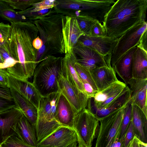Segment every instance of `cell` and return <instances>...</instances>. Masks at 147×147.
<instances>
[{
	"mask_svg": "<svg viewBox=\"0 0 147 147\" xmlns=\"http://www.w3.org/2000/svg\"><path fill=\"white\" fill-rule=\"evenodd\" d=\"M11 23L10 55L17 63L7 70L16 78L28 80L33 76L36 66L38 50L34 47L33 42L38 36V31L32 21Z\"/></svg>",
	"mask_w": 147,
	"mask_h": 147,
	"instance_id": "cell-1",
	"label": "cell"
},
{
	"mask_svg": "<svg viewBox=\"0 0 147 147\" xmlns=\"http://www.w3.org/2000/svg\"><path fill=\"white\" fill-rule=\"evenodd\" d=\"M147 0H118L106 14L102 25L107 36L119 38L135 26L146 22Z\"/></svg>",
	"mask_w": 147,
	"mask_h": 147,
	"instance_id": "cell-2",
	"label": "cell"
},
{
	"mask_svg": "<svg viewBox=\"0 0 147 147\" xmlns=\"http://www.w3.org/2000/svg\"><path fill=\"white\" fill-rule=\"evenodd\" d=\"M64 15L55 13L38 17L32 21L36 26L45 46L47 56L65 54L62 19Z\"/></svg>",
	"mask_w": 147,
	"mask_h": 147,
	"instance_id": "cell-3",
	"label": "cell"
},
{
	"mask_svg": "<svg viewBox=\"0 0 147 147\" xmlns=\"http://www.w3.org/2000/svg\"><path fill=\"white\" fill-rule=\"evenodd\" d=\"M62 57L49 55L36 67L32 83L42 97L60 92L58 81L62 71Z\"/></svg>",
	"mask_w": 147,
	"mask_h": 147,
	"instance_id": "cell-4",
	"label": "cell"
},
{
	"mask_svg": "<svg viewBox=\"0 0 147 147\" xmlns=\"http://www.w3.org/2000/svg\"><path fill=\"white\" fill-rule=\"evenodd\" d=\"M60 94L59 92L42 97L35 126L38 143L63 127L56 118L57 105Z\"/></svg>",
	"mask_w": 147,
	"mask_h": 147,
	"instance_id": "cell-5",
	"label": "cell"
},
{
	"mask_svg": "<svg viewBox=\"0 0 147 147\" xmlns=\"http://www.w3.org/2000/svg\"><path fill=\"white\" fill-rule=\"evenodd\" d=\"M125 106L98 119L100 124L95 147H119L121 145L123 140L120 134Z\"/></svg>",
	"mask_w": 147,
	"mask_h": 147,
	"instance_id": "cell-6",
	"label": "cell"
},
{
	"mask_svg": "<svg viewBox=\"0 0 147 147\" xmlns=\"http://www.w3.org/2000/svg\"><path fill=\"white\" fill-rule=\"evenodd\" d=\"M97 118L86 108L76 116L73 129L76 134L78 142L84 147H91L98 132L99 125Z\"/></svg>",
	"mask_w": 147,
	"mask_h": 147,
	"instance_id": "cell-7",
	"label": "cell"
},
{
	"mask_svg": "<svg viewBox=\"0 0 147 147\" xmlns=\"http://www.w3.org/2000/svg\"><path fill=\"white\" fill-rule=\"evenodd\" d=\"M147 29L146 21L135 26L118 38L111 57L110 64L112 68L124 54L139 44L141 36Z\"/></svg>",
	"mask_w": 147,
	"mask_h": 147,
	"instance_id": "cell-8",
	"label": "cell"
},
{
	"mask_svg": "<svg viewBox=\"0 0 147 147\" xmlns=\"http://www.w3.org/2000/svg\"><path fill=\"white\" fill-rule=\"evenodd\" d=\"M72 53L76 62L89 71L95 68L111 66V56L104 57L91 48L78 42Z\"/></svg>",
	"mask_w": 147,
	"mask_h": 147,
	"instance_id": "cell-9",
	"label": "cell"
},
{
	"mask_svg": "<svg viewBox=\"0 0 147 147\" xmlns=\"http://www.w3.org/2000/svg\"><path fill=\"white\" fill-rule=\"evenodd\" d=\"M58 82L59 91L78 113L86 108L88 99V96L73 86L62 73V71Z\"/></svg>",
	"mask_w": 147,
	"mask_h": 147,
	"instance_id": "cell-10",
	"label": "cell"
},
{
	"mask_svg": "<svg viewBox=\"0 0 147 147\" xmlns=\"http://www.w3.org/2000/svg\"><path fill=\"white\" fill-rule=\"evenodd\" d=\"M127 85L118 80L104 90L98 91L93 98H89L87 109L106 107L123 92Z\"/></svg>",
	"mask_w": 147,
	"mask_h": 147,
	"instance_id": "cell-11",
	"label": "cell"
},
{
	"mask_svg": "<svg viewBox=\"0 0 147 147\" xmlns=\"http://www.w3.org/2000/svg\"><path fill=\"white\" fill-rule=\"evenodd\" d=\"M62 26L65 54H71L78 39L84 34L80 28L74 14L64 15Z\"/></svg>",
	"mask_w": 147,
	"mask_h": 147,
	"instance_id": "cell-12",
	"label": "cell"
},
{
	"mask_svg": "<svg viewBox=\"0 0 147 147\" xmlns=\"http://www.w3.org/2000/svg\"><path fill=\"white\" fill-rule=\"evenodd\" d=\"M78 142L74 130L61 127L37 143V147H67Z\"/></svg>",
	"mask_w": 147,
	"mask_h": 147,
	"instance_id": "cell-13",
	"label": "cell"
},
{
	"mask_svg": "<svg viewBox=\"0 0 147 147\" xmlns=\"http://www.w3.org/2000/svg\"><path fill=\"white\" fill-rule=\"evenodd\" d=\"M119 38L108 36H92L84 34L80 37L77 42L90 47L104 57L111 56Z\"/></svg>",
	"mask_w": 147,
	"mask_h": 147,
	"instance_id": "cell-14",
	"label": "cell"
},
{
	"mask_svg": "<svg viewBox=\"0 0 147 147\" xmlns=\"http://www.w3.org/2000/svg\"><path fill=\"white\" fill-rule=\"evenodd\" d=\"M8 87L19 93L32 104L38 109L42 96L32 83L8 74Z\"/></svg>",
	"mask_w": 147,
	"mask_h": 147,
	"instance_id": "cell-15",
	"label": "cell"
},
{
	"mask_svg": "<svg viewBox=\"0 0 147 147\" xmlns=\"http://www.w3.org/2000/svg\"><path fill=\"white\" fill-rule=\"evenodd\" d=\"M147 79L132 78L128 83L132 104L139 107L147 117Z\"/></svg>",
	"mask_w": 147,
	"mask_h": 147,
	"instance_id": "cell-16",
	"label": "cell"
},
{
	"mask_svg": "<svg viewBox=\"0 0 147 147\" xmlns=\"http://www.w3.org/2000/svg\"><path fill=\"white\" fill-rule=\"evenodd\" d=\"M23 114L17 107L0 113V144L4 139L14 132V128Z\"/></svg>",
	"mask_w": 147,
	"mask_h": 147,
	"instance_id": "cell-17",
	"label": "cell"
},
{
	"mask_svg": "<svg viewBox=\"0 0 147 147\" xmlns=\"http://www.w3.org/2000/svg\"><path fill=\"white\" fill-rule=\"evenodd\" d=\"M65 96L60 92L57 105L56 118L63 126L73 129L78 113Z\"/></svg>",
	"mask_w": 147,
	"mask_h": 147,
	"instance_id": "cell-18",
	"label": "cell"
},
{
	"mask_svg": "<svg viewBox=\"0 0 147 147\" xmlns=\"http://www.w3.org/2000/svg\"><path fill=\"white\" fill-rule=\"evenodd\" d=\"M89 72L98 91L104 90L118 80L113 68L111 66L95 68Z\"/></svg>",
	"mask_w": 147,
	"mask_h": 147,
	"instance_id": "cell-19",
	"label": "cell"
},
{
	"mask_svg": "<svg viewBox=\"0 0 147 147\" xmlns=\"http://www.w3.org/2000/svg\"><path fill=\"white\" fill-rule=\"evenodd\" d=\"M136 47L124 54L114 65L113 69L115 72L128 84L132 78V60L133 55L137 49Z\"/></svg>",
	"mask_w": 147,
	"mask_h": 147,
	"instance_id": "cell-20",
	"label": "cell"
},
{
	"mask_svg": "<svg viewBox=\"0 0 147 147\" xmlns=\"http://www.w3.org/2000/svg\"><path fill=\"white\" fill-rule=\"evenodd\" d=\"M131 91L127 86L121 94L106 107L101 109H87L98 119L125 107L131 98Z\"/></svg>",
	"mask_w": 147,
	"mask_h": 147,
	"instance_id": "cell-21",
	"label": "cell"
},
{
	"mask_svg": "<svg viewBox=\"0 0 147 147\" xmlns=\"http://www.w3.org/2000/svg\"><path fill=\"white\" fill-rule=\"evenodd\" d=\"M14 131L24 142L37 147L38 142L35 127L31 124L24 114L18 122Z\"/></svg>",
	"mask_w": 147,
	"mask_h": 147,
	"instance_id": "cell-22",
	"label": "cell"
},
{
	"mask_svg": "<svg viewBox=\"0 0 147 147\" xmlns=\"http://www.w3.org/2000/svg\"><path fill=\"white\" fill-rule=\"evenodd\" d=\"M11 94L16 106L22 111L29 122L35 127L38 109L14 89L9 88Z\"/></svg>",
	"mask_w": 147,
	"mask_h": 147,
	"instance_id": "cell-23",
	"label": "cell"
},
{
	"mask_svg": "<svg viewBox=\"0 0 147 147\" xmlns=\"http://www.w3.org/2000/svg\"><path fill=\"white\" fill-rule=\"evenodd\" d=\"M76 62L72 53L65 54L63 57L62 72L73 86L86 94L74 67Z\"/></svg>",
	"mask_w": 147,
	"mask_h": 147,
	"instance_id": "cell-24",
	"label": "cell"
},
{
	"mask_svg": "<svg viewBox=\"0 0 147 147\" xmlns=\"http://www.w3.org/2000/svg\"><path fill=\"white\" fill-rule=\"evenodd\" d=\"M131 120L135 135L140 141L147 143V117L139 107L133 104Z\"/></svg>",
	"mask_w": 147,
	"mask_h": 147,
	"instance_id": "cell-25",
	"label": "cell"
},
{
	"mask_svg": "<svg viewBox=\"0 0 147 147\" xmlns=\"http://www.w3.org/2000/svg\"><path fill=\"white\" fill-rule=\"evenodd\" d=\"M137 47L132 57V78L147 79V52Z\"/></svg>",
	"mask_w": 147,
	"mask_h": 147,
	"instance_id": "cell-26",
	"label": "cell"
},
{
	"mask_svg": "<svg viewBox=\"0 0 147 147\" xmlns=\"http://www.w3.org/2000/svg\"><path fill=\"white\" fill-rule=\"evenodd\" d=\"M0 16L11 23L30 21L23 15L18 13L3 0H0Z\"/></svg>",
	"mask_w": 147,
	"mask_h": 147,
	"instance_id": "cell-27",
	"label": "cell"
},
{
	"mask_svg": "<svg viewBox=\"0 0 147 147\" xmlns=\"http://www.w3.org/2000/svg\"><path fill=\"white\" fill-rule=\"evenodd\" d=\"M11 29V25L9 24L0 23V49L5 50L10 55L9 41Z\"/></svg>",
	"mask_w": 147,
	"mask_h": 147,
	"instance_id": "cell-28",
	"label": "cell"
},
{
	"mask_svg": "<svg viewBox=\"0 0 147 147\" xmlns=\"http://www.w3.org/2000/svg\"><path fill=\"white\" fill-rule=\"evenodd\" d=\"M76 16L78 25L84 34L90 36L93 26L97 21L90 17L80 14H77Z\"/></svg>",
	"mask_w": 147,
	"mask_h": 147,
	"instance_id": "cell-29",
	"label": "cell"
},
{
	"mask_svg": "<svg viewBox=\"0 0 147 147\" xmlns=\"http://www.w3.org/2000/svg\"><path fill=\"white\" fill-rule=\"evenodd\" d=\"M132 104L131 100L125 106L120 129V138H124L125 133L132 119Z\"/></svg>",
	"mask_w": 147,
	"mask_h": 147,
	"instance_id": "cell-30",
	"label": "cell"
},
{
	"mask_svg": "<svg viewBox=\"0 0 147 147\" xmlns=\"http://www.w3.org/2000/svg\"><path fill=\"white\" fill-rule=\"evenodd\" d=\"M0 144L2 147H37L24 142L15 132L4 139Z\"/></svg>",
	"mask_w": 147,
	"mask_h": 147,
	"instance_id": "cell-31",
	"label": "cell"
},
{
	"mask_svg": "<svg viewBox=\"0 0 147 147\" xmlns=\"http://www.w3.org/2000/svg\"><path fill=\"white\" fill-rule=\"evenodd\" d=\"M12 8L24 11L42 0H3Z\"/></svg>",
	"mask_w": 147,
	"mask_h": 147,
	"instance_id": "cell-32",
	"label": "cell"
},
{
	"mask_svg": "<svg viewBox=\"0 0 147 147\" xmlns=\"http://www.w3.org/2000/svg\"><path fill=\"white\" fill-rule=\"evenodd\" d=\"M74 67L80 80H82L90 84L97 92L98 90L89 71L76 62Z\"/></svg>",
	"mask_w": 147,
	"mask_h": 147,
	"instance_id": "cell-33",
	"label": "cell"
},
{
	"mask_svg": "<svg viewBox=\"0 0 147 147\" xmlns=\"http://www.w3.org/2000/svg\"><path fill=\"white\" fill-rule=\"evenodd\" d=\"M106 36L107 35L103 25L97 21L93 26L90 36L99 37Z\"/></svg>",
	"mask_w": 147,
	"mask_h": 147,
	"instance_id": "cell-34",
	"label": "cell"
},
{
	"mask_svg": "<svg viewBox=\"0 0 147 147\" xmlns=\"http://www.w3.org/2000/svg\"><path fill=\"white\" fill-rule=\"evenodd\" d=\"M16 107L13 100L0 97V113L7 111Z\"/></svg>",
	"mask_w": 147,
	"mask_h": 147,
	"instance_id": "cell-35",
	"label": "cell"
},
{
	"mask_svg": "<svg viewBox=\"0 0 147 147\" xmlns=\"http://www.w3.org/2000/svg\"><path fill=\"white\" fill-rule=\"evenodd\" d=\"M135 136L132 121H130L124 137V147H129Z\"/></svg>",
	"mask_w": 147,
	"mask_h": 147,
	"instance_id": "cell-36",
	"label": "cell"
},
{
	"mask_svg": "<svg viewBox=\"0 0 147 147\" xmlns=\"http://www.w3.org/2000/svg\"><path fill=\"white\" fill-rule=\"evenodd\" d=\"M86 94L88 98H93L97 92L94 90L91 85L88 83L82 80H80Z\"/></svg>",
	"mask_w": 147,
	"mask_h": 147,
	"instance_id": "cell-37",
	"label": "cell"
},
{
	"mask_svg": "<svg viewBox=\"0 0 147 147\" xmlns=\"http://www.w3.org/2000/svg\"><path fill=\"white\" fill-rule=\"evenodd\" d=\"M8 74L7 69H0V85L9 88L7 79Z\"/></svg>",
	"mask_w": 147,
	"mask_h": 147,
	"instance_id": "cell-38",
	"label": "cell"
},
{
	"mask_svg": "<svg viewBox=\"0 0 147 147\" xmlns=\"http://www.w3.org/2000/svg\"><path fill=\"white\" fill-rule=\"evenodd\" d=\"M0 97L10 100H13L9 88L0 85Z\"/></svg>",
	"mask_w": 147,
	"mask_h": 147,
	"instance_id": "cell-39",
	"label": "cell"
},
{
	"mask_svg": "<svg viewBox=\"0 0 147 147\" xmlns=\"http://www.w3.org/2000/svg\"><path fill=\"white\" fill-rule=\"evenodd\" d=\"M147 29L143 33L140 40L139 44L137 46L147 52Z\"/></svg>",
	"mask_w": 147,
	"mask_h": 147,
	"instance_id": "cell-40",
	"label": "cell"
},
{
	"mask_svg": "<svg viewBox=\"0 0 147 147\" xmlns=\"http://www.w3.org/2000/svg\"><path fill=\"white\" fill-rule=\"evenodd\" d=\"M55 0H43L32 5V6L37 7L40 6H52L55 7Z\"/></svg>",
	"mask_w": 147,
	"mask_h": 147,
	"instance_id": "cell-41",
	"label": "cell"
},
{
	"mask_svg": "<svg viewBox=\"0 0 147 147\" xmlns=\"http://www.w3.org/2000/svg\"><path fill=\"white\" fill-rule=\"evenodd\" d=\"M43 44V42L39 36L35 38L33 42V45L34 48L37 50L41 48Z\"/></svg>",
	"mask_w": 147,
	"mask_h": 147,
	"instance_id": "cell-42",
	"label": "cell"
},
{
	"mask_svg": "<svg viewBox=\"0 0 147 147\" xmlns=\"http://www.w3.org/2000/svg\"><path fill=\"white\" fill-rule=\"evenodd\" d=\"M132 147H139L138 141V138L134 136L131 142Z\"/></svg>",
	"mask_w": 147,
	"mask_h": 147,
	"instance_id": "cell-43",
	"label": "cell"
},
{
	"mask_svg": "<svg viewBox=\"0 0 147 147\" xmlns=\"http://www.w3.org/2000/svg\"><path fill=\"white\" fill-rule=\"evenodd\" d=\"M138 141L139 147H147V143H144L138 138Z\"/></svg>",
	"mask_w": 147,
	"mask_h": 147,
	"instance_id": "cell-44",
	"label": "cell"
},
{
	"mask_svg": "<svg viewBox=\"0 0 147 147\" xmlns=\"http://www.w3.org/2000/svg\"><path fill=\"white\" fill-rule=\"evenodd\" d=\"M78 142H76L70 145L67 147H78Z\"/></svg>",
	"mask_w": 147,
	"mask_h": 147,
	"instance_id": "cell-45",
	"label": "cell"
},
{
	"mask_svg": "<svg viewBox=\"0 0 147 147\" xmlns=\"http://www.w3.org/2000/svg\"><path fill=\"white\" fill-rule=\"evenodd\" d=\"M4 62V61L0 53V65L3 64Z\"/></svg>",
	"mask_w": 147,
	"mask_h": 147,
	"instance_id": "cell-46",
	"label": "cell"
},
{
	"mask_svg": "<svg viewBox=\"0 0 147 147\" xmlns=\"http://www.w3.org/2000/svg\"><path fill=\"white\" fill-rule=\"evenodd\" d=\"M78 147H84L80 142H78Z\"/></svg>",
	"mask_w": 147,
	"mask_h": 147,
	"instance_id": "cell-47",
	"label": "cell"
},
{
	"mask_svg": "<svg viewBox=\"0 0 147 147\" xmlns=\"http://www.w3.org/2000/svg\"><path fill=\"white\" fill-rule=\"evenodd\" d=\"M130 147H132L131 145V143L130 144Z\"/></svg>",
	"mask_w": 147,
	"mask_h": 147,
	"instance_id": "cell-48",
	"label": "cell"
},
{
	"mask_svg": "<svg viewBox=\"0 0 147 147\" xmlns=\"http://www.w3.org/2000/svg\"><path fill=\"white\" fill-rule=\"evenodd\" d=\"M0 147H2L0 143Z\"/></svg>",
	"mask_w": 147,
	"mask_h": 147,
	"instance_id": "cell-49",
	"label": "cell"
}]
</instances>
